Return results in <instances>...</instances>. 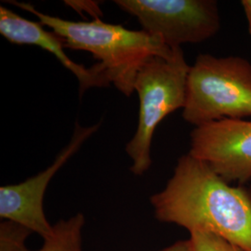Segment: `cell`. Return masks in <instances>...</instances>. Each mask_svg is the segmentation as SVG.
Instances as JSON below:
<instances>
[{"label":"cell","instance_id":"5","mask_svg":"<svg viewBox=\"0 0 251 251\" xmlns=\"http://www.w3.org/2000/svg\"><path fill=\"white\" fill-rule=\"evenodd\" d=\"M115 4L171 49L204 42L221 29L215 0H116Z\"/></svg>","mask_w":251,"mask_h":251},{"label":"cell","instance_id":"6","mask_svg":"<svg viewBox=\"0 0 251 251\" xmlns=\"http://www.w3.org/2000/svg\"><path fill=\"white\" fill-rule=\"evenodd\" d=\"M101 123L82 126L75 123L70 143L57 155L53 163L45 171L17 184L0 187V217L26 228L40 235L43 240L53 233V225L46 218L43 199L54 175L80 149L91 135L95 133Z\"/></svg>","mask_w":251,"mask_h":251},{"label":"cell","instance_id":"4","mask_svg":"<svg viewBox=\"0 0 251 251\" xmlns=\"http://www.w3.org/2000/svg\"><path fill=\"white\" fill-rule=\"evenodd\" d=\"M190 67L182 49L175 48L170 58L152 56L137 73L133 87L140 100L139 120L126 146L132 160L130 171L136 176H142L152 165L151 145L157 126L185 105Z\"/></svg>","mask_w":251,"mask_h":251},{"label":"cell","instance_id":"12","mask_svg":"<svg viewBox=\"0 0 251 251\" xmlns=\"http://www.w3.org/2000/svg\"><path fill=\"white\" fill-rule=\"evenodd\" d=\"M159 251H194L192 244L190 240H182L174 243L173 245L170 246L169 248H166L164 250Z\"/></svg>","mask_w":251,"mask_h":251},{"label":"cell","instance_id":"13","mask_svg":"<svg viewBox=\"0 0 251 251\" xmlns=\"http://www.w3.org/2000/svg\"><path fill=\"white\" fill-rule=\"evenodd\" d=\"M243 9L245 10V14L248 21L249 32L251 35V0H243L241 1Z\"/></svg>","mask_w":251,"mask_h":251},{"label":"cell","instance_id":"9","mask_svg":"<svg viewBox=\"0 0 251 251\" xmlns=\"http://www.w3.org/2000/svg\"><path fill=\"white\" fill-rule=\"evenodd\" d=\"M84 225L85 217L82 213L58 222L42 248L35 251H82ZM31 233L18 224L3 221L0 225V251H32L26 247V239Z\"/></svg>","mask_w":251,"mask_h":251},{"label":"cell","instance_id":"1","mask_svg":"<svg viewBox=\"0 0 251 251\" xmlns=\"http://www.w3.org/2000/svg\"><path fill=\"white\" fill-rule=\"evenodd\" d=\"M150 201L162 223L215 233L251 251V188L232 186L190 153L179 157L166 187Z\"/></svg>","mask_w":251,"mask_h":251},{"label":"cell","instance_id":"2","mask_svg":"<svg viewBox=\"0 0 251 251\" xmlns=\"http://www.w3.org/2000/svg\"><path fill=\"white\" fill-rule=\"evenodd\" d=\"M32 13L43 26L50 27L63 39L65 48L85 50L99 61L98 64L111 84L126 96L134 92L135 77L140 68L152 56L170 58L174 49L158 36L111 25L100 18L91 22H74L43 13L29 3L6 1Z\"/></svg>","mask_w":251,"mask_h":251},{"label":"cell","instance_id":"11","mask_svg":"<svg viewBox=\"0 0 251 251\" xmlns=\"http://www.w3.org/2000/svg\"><path fill=\"white\" fill-rule=\"evenodd\" d=\"M66 5H70L71 7H82L86 9V11L90 12V14L93 15L94 19L99 18V15H101V10L100 9L98 4L95 2H82V1H65Z\"/></svg>","mask_w":251,"mask_h":251},{"label":"cell","instance_id":"7","mask_svg":"<svg viewBox=\"0 0 251 251\" xmlns=\"http://www.w3.org/2000/svg\"><path fill=\"white\" fill-rule=\"evenodd\" d=\"M190 153L227 182L240 185L251 179V121L223 119L196 126Z\"/></svg>","mask_w":251,"mask_h":251},{"label":"cell","instance_id":"8","mask_svg":"<svg viewBox=\"0 0 251 251\" xmlns=\"http://www.w3.org/2000/svg\"><path fill=\"white\" fill-rule=\"evenodd\" d=\"M0 34L12 44L37 46L53 54L65 68L76 76L80 95L90 88L111 85L98 63L86 68L82 64L75 63L65 53V47L60 36L45 30L40 23L24 18L4 6H0Z\"/></svg>","mask_w":251,"mask_h":251},{"label":"cell","instance_id":"3","mask_svg":"<svg viewBox=\"0 0 251 251\" xmlns=\"http://www.w3.org/2000/svg\"><path fill=\"white\" fill-rule=\"evenodd\" d=\"M251 117V63L199 54L190 67L183 119L195 126Z\"/></svg>","mask_w":251,"mask_h":251},{"label":"cell","instance_id":"10","mask_svg":"<svg viewBox=\"0 0 251 251\" xmlns=\"http://www.w3.org/2000/svg\"><path fill=\"white\" fill-rule=\"evenodd\" d=\"M189 240L194 251H248L215 233L209 232H191Z\"/></svg>","mask_w":251,"mask_h":251}]
</instances>
